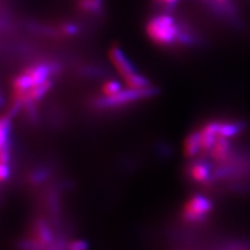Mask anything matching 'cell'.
Listing matches in <instances>:
<instances>
[{"label":"cell","mask_w":250,"mask_h":250,"mask_svg":"<svg viewBox=\"0 0 250 250\" xmlns=\"http://www.w3.org/2000/svg\"><path fill=\"white\" fill-rule=\"evenodd\" d=\"M181 24L167 13L152 17L146 24V34L150 40L159 46L175 45Z\"/></svg>","instance_id":"6da1fadb"},{"label":"cell","mask_w":250,"mask_h":250,"mask_svg":"<svg viewBox=\"0 0 250 250\" xmlns=\"http://www.w3.org/2000/svg\"><path fill=\"white\" fill-rule=\"evenodd\" d=\"M160 89L158 87H154V85H150V87L144 89L126 88L122 89L120 92L112 96L101 95L94 99L93 104L99 108L118 107L135 103V101L151 98L155 95H158Z\"/></svg>","instance_id":"7a4b0ae2"},{"label":"cell","mask_w":250,"mask_h":250,"mask_svg":"<svg viewBox=\"0 0 250 250\" xmlns=\"http://www.w3.org/2000/svg\"><path fill=\"white\" fill-rule=\"evenodd\" d=\"M213 209V203L202 195H195L186 203L183 216L189 222H200Z\"/></svg>","instance_id":"3957f363"},{"label":"cell","mask_w":250,"mask_h":250,"mask_svg":"<svg viewBox=\"0 0 250 250\" xmlns=\"http://www.w3.org/2000/svg\"><path fill=\"white\" fill-rule=\"evenodd\" d=\"M108 57L113 66L116 68L117 72L123 78L127 75L137 72L135 66L126 57V54L118 45H114L108 50Z\"/></svg>","instance_id":"277c9868"},{"label":"cell","mask_w":250,"mask_h":250,"mask_svg":"<svg viewBox=\"0 0 250 250\" xmlns=\"http://www.w3.org/2000/svg\"><path fill=\"white\" fill-rule=\"evenodd\" d=\"M185 155L188 158H193V156L196 155L201 148V131H193L192 134L188 136L185 140Z\"/></svg>","instance_id":"5b68a950"},{"label":"cell","mask_w":250,"mask_h":250,"mask_svg":"<svg viewBox=\"0 0 250 250\" xmlns=\"http://www.w3.org/2000/svg\"><path fill=\"white\" fill-rule=\"evenodd\" d=\"M52 87H53V81H52V78H50V80L46 81L45 83L29 89L24 94V100H23V104H24V103L27 100L35 101L36 103V101L42 99L46 95V94L51 90Z\"/></svg>","instance_id":"8992f818"},{"label":"cell","mask_w":250,"mask_h":250,"mask_svg":"<svg viewBox=\"0 0 250 250\" xmlns=\"http://www.w3.org/2000/svg\"><path fill=\"white\" fill-rule=\"evenodd\" d=\"M230 151V143L229 139H225L222 137H218L217 143L214 148L210 150V155L216 161H224L229 158V154Z\"/></svg>","instance_id":"52a82bcc"},{"label":"cell","mask_w":250,"mask_h":250,"mask_svg":"<svg viewBox=\"0 0 250 250\" xmlns=\"http://www.w3.org/2000/svg\"><path fill=\"white\" fill-rule=\"evenodd\" d=\"M123 82L127 88L131 89H144L152 85L150 80H148L146 76L138 72L123 77Z\"/></svg>","instance_id":"ba28073f"},{"label":"cell","mask_w":250,"mask_h":250,"mask_svg":"<svg viewBox=\"0 0 250 250\" xmlns=\"http://www.w3.org/2000/svg\"><path fill=\"white\" fill-rule=\"evenodd\" d=\"M76 6L90 15H100L104 9V0H76Z\"/></svg>","instance_id":"9c48e42d"},{"label":"cell","mask_w":250,"mask_h":250,"mask_svg":"<svg viewBox=\"0 0 250 250\" xmlns=\"http://www.w3.org/2000/svg\"><path fill=\"white\" fill-rule=\"evenodd\" d=\"M244 128V124L241 122H221L218 137L229 139L241 134Z\"/></svg>","instance_id":"30bf717a"},{"label":"cell","mask_w":250,"mask_h":250,"mask_svg":"<svg viewBox=\"0 0 250 250\" xmlns=\"http://www.w3.org/2000/svg\"><path fill=\"white\" fill-rule=\"evenodd\" d=\"M210 175V168L206 163H196L191 167V176L195 182L207 183Z\"/></svg>","instance_id":"8fae6325"},{"label":"cell","mask_w":250,"mask_h":250,"mask_svg":"<svg viewBox=\"0 0 250 250\" xmlns=\"http://www.w3.org/2000/svg\"><path fill=\"white\" fill-rule=\"evenodd\" d=\"M36 234L38 239V243L42 245L48 244L52 241V233L49 226L43 221H39L36 226Z\"/></svg>","instance_id":"7c38bea8"},{"label":"cell","mask_w":250,"mask_h":250,"mask_svg":"<svg viewBox=\"0 0 250 250\" xmlns=\"http://www.w3.org/2000/svg\"><path fill=\"white\" fill-rule=\"evenodd\" d=\"M11 129V115H5L2 117L0 123V145L1 147L9 145V136Z\"/></svg>","instance_id":"4fadbf2b"},{"label":"cell","mask_w":250,"mask_h":250,"mask_svg":"<svg viewBox=\"0 0 250 250\" xmlns=\"http://www.w3.org/2000/svg\"><path fill=\"white\" fill-rule=\"evenodd\" d=\"M58 28L61 31L62 38L74 37L81 33V27L73 22H62L59 23Z\"/></svg>","instance_id":"5bb4252c"},{"label":"cell","mask_w":250,"mask_h":250,"mask_svg":"<svg viewBox=\"0 0 250 250\" xmlns=\"http://www.w3.org/2000/svg\"><path fill=\"white\" fill-rule=\"evenodd\" d=\"M122 90V85L118 81L109 80L105 82L101 87V94L104 96H112Z\"/></svg>","instance_id":"9a60e30c"},{"label":"cell","mask_w":250,"mask_h":250,"mask_svg":"<svg viewBox=\"0 0 250 250\" xmlns=\"http://www.w3.org/2000/svg\"><path fill=\"white\" fill-rule=\"evenodd\" d=\"M201 131V148L205 151H210L214 148V146L217 143L218 136L209 134V132Z\"/></svg>","instance_id":"2e32d148"},{"label":"cell","mask_w":250,"mask_h":250,"mask_svg":"<svg viewBox=\"0 0 250 250\" xmlns=\"http://www.w3.org/2000/svg\"><path fill=\"white\" fill-rule=\"evenodd\" d=\"M152 1L161 7H163L166 12H170L171 10L175 9L177 3L181 1V0H152Z\"/></svg>","instance_id":"e0dca14e"},{"label":"cell","mask_w":250,"mask_h":250,"mask_svg":"<svg viewBox=\"0 0 250 250\" xmlns=\"http://www.w3.org/2000/svg\"><path fill=\"white\" fill-rule=\"evenodd\" d=\"M88 248L89 245L87 242L83 240H76L69 245L68 250H88Z\"/></svg>","instance_id":"ac0fdd59"},{"label":"cell","mask_w":250,"mask_h":250,"mask_svg":"<svg viewBox=\"0 0 250 250\" xmlns=\"http://www.w3.org/2000/svg\"><path fill=\"white\" fill-rule=\"evenodd\" d=\"M10 174V167L9 165H0V179L1 182H4L9 177Z\"/></svg>","instance_id":"d6986e66"}]
</instances>
